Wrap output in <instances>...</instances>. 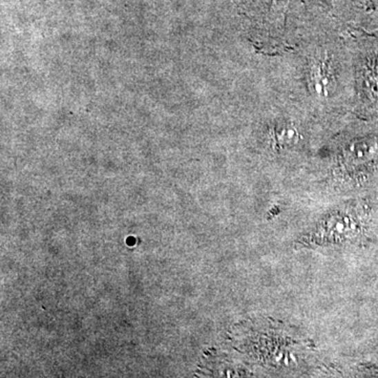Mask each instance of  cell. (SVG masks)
<instances>
[{
    "instance_id": "6da1fadb",
    "label": "cell",
    "mask_w": 378,
    "mask_h": 378,
    "mask_svg": "<svg viewBox=\"0 0 378 378\" xmlns=\"http://www.w3.org/2000/svg\"><path fill=\"white\" fill-rule=\"evenodd\" d=\"M309 84L312 92L321 99H327L337 92V76L329 57L321 56L313 60L309 72Z\"/></svg>"
},
{
    "instance_id": "7a4b0ae2",
    "label": "cell",
    "mask_w": 378,
    "mask_h": 378,
    "mask_svg": "<svg viewBox=\"0 0 378 378\" xmlns=\"http://www.w3.org/2000/svg\"><path fill=\"white\" fill-rule=\"evenodd\" d=\"M347 215L341 212L326 219L319 229V233L323 235L325 240H344L351 235L353 230H355V226H354L353 219Z\"/></svg>"
},
{
    "instance_id": "277c9868",
    "label": "cell",
    "mask_w": 378,
    "mask_h": 378,
    "mask_svg": "<svg viewBox=\"0 0 378 378\" xmlns=\"http://www.w3.org/2000/svg\"><path fill=\"white\" fill-rule=\"evenodd\" d=\"M378 146L374 142H361L349 148V159L353 162H366L375 158Z\"/></svg>"
},
{
    "instance_id": "3957f363",
    "label": "cell",
    "mask_w": 378,
    "mask_h": 378,
    "mask_svg": "<svg viewBox=\"0 0 378 378\" xmlns=\"http://www.w3.org/2000/svg\"><path fill=\"white\" fill-rule=\"evenodd\" d=\"M269 141L275 150H290L299 144L301 134L292 123H283L273 126L269 132Z\"/></svg>"
}]
</instances>
